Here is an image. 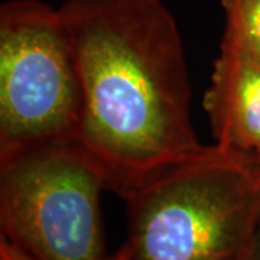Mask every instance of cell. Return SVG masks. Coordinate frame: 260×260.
<instances>
[{"label":"cell","instance_id":"7","mask_svg":"<svg viewBox=\"0 0 260 260\" xmlns=\"http://www.w3.org/2000/svg\"><path fill=\"white\" fill-rule=\"evenodd\" d=\"M0 260H34L6 239L0 237Z\"/></svg>","mask_w":260,"mask_h":260},{"label":"cell","instance_id":"6","mask_svg":"<svg viewBox=\"0 0 260 260\" xmlns=\"http://www.w3.org/2000/svg\"><path fill=\"white\" fill-rule=\"evenodd\" d=\"M225 15L223 41L260 58V0H221Z\"/></svg>","mask_w":260,"mask_h":260},{"label":"cell","instance_id":"3","mask_svg":"<svg viewBox=\"0 0 260 260\" xmlns=\"http://www.w3.org/2000/svg\"><path fill=\"white\" fill-rule=\"evenodd\" d=\"M102 168L75 142L0 158L2 237L34 260H112L106 253Z\"/></svg>","mask_w":260,"mask_h":260},{"label":"cell","instance_id":"4","mask_svg":"<svg viewBox=\"0 0 260 260\" xmlns=\"http://www.w3.org/2000/svg\"><path fill=\"white\" fill-rule=\"evenodd\" d=\"M83 90L59 9L41 0L0 8V158L75 142Z\"/></svg>","mask_w":260,"mask_h":260},{"label":"cell","instance_id":"1","mask_svg":"<svg viewBox=\"0 0 260 260\" xmlns=\"http://www.w3.org/2000/svg\"><path fill=\"white\" fill-rule=\"evenodd\" d=\"M83 90L77 142L127 200L200 155L182 38L160 0H67L59 8Z\"/></svg>","mask_w":260,"mask_h":260},{"label":"cell","instance_id":"2","mask_svg":"<svg viewBox=\"0 0 260 260\" xmlns=\"http://www.w3.org/2000/svg\"><path fill=\"white\" fill-rule=\"evenodd\" d=\"M124 201L121 260H246L260 217V162L207 146Z\"/></svg>","mask_w":260,"mask_h":260},{"label":"cell","instance_id":"8","mask_svg":"<svg viewBox=\"0 0 260 260\" xmlns=\"http://www.w3.org/2000/svg\"><path fill=\"white\" fill-rule=\"evenodd\" d=\"M246 260H260V217L259 221L256 224L254 233H253V237H251Z\"/></svg>","mask_w":260,"mask_h":260},{"label":"cell","instance_id":"5","mask_svg":"<svg viewBox=\"0 0 260 260\" xmlns=\"http://www.w3.org/2000/svg\"><path fill=\"white\" fill-rule=\"evenodd\" d=\"M204 109L215 145L260 162V58L223 41Z\"/></svg>","mask_w":260,"mask_h":260},{"label":"cell","instance_id":"9","mask_svg":"<svg viewBox=\"0 0 260 260\" xmlns=\"http://www.w3.org/2000/svg\"><path fill=\"white\" fill-rule=\"evenodd\" d=\"M112 260H121L120 256L117 254V251H116V253H114V254H113V256H112Z\"/></svg>","mask_w":260,"mask_h":260}]
</instances>
